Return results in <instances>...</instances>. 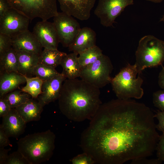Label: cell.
Listing matches in <instances>:
<instances>
[{"mask_svg":"<svg viewBox=\"0 0 164 164\" xmlns=\"http://www.w3.org/2000/svg\"><path fill=\"white\" fill-rule=\"evenodd\" d=\"M11 108L7 100L4 97L0 99V117H3L7 114Z\"/></svg>","mask_w":164,"mask_h":164,"instance_id":"d6a6232c","label":"cell"},{"mask_svg":"<svg viewBox=\"0 0 164 164\" xmlns=\"http://www.w3.org/2000/svg\"><path fill=\"white\" fill-rule=\"evenodd\" d=\"M113 69L110 58L103 54L93 63L81 69L80 77L100 89L111 83Z\"/></svg>","mask_w":164,"mask_h":164,"instance_id":"52a82bcc","label":"cell"},{"mask_svg":"<svg viewBox=\"0 0 164 164\" xmlns=\"http://www.w3.org/2000/svg\"><path fill=\"white\" fill-rule=\"evenodd\" d=\"M155 117L158 121V123L156 125L157 130L162 132H164V111L158 110L154 114Z\"/></svg>","mask_w":164,"mask_h":164,"instance_id":"836d02e7","label":"cell"},{"mask_svg":"<svg viewBox=\"0 0 164 164\" xmlns=\"http://www.w3.org/2000/svg\"><path fill=\"white\" fill-rule=\"evenodd\" d=\"M143 158L131 161V164H161L162 161L157 158L155 159H147Z\"/></svg>","mask_w":164,"mask_h":164,"instance_id":"1f68e13d","label":"cell"},{"mask_svg":"<svg viewBox=\"0 0 164 164\" xmlns=\"http://www.w3.org/2000/svg\"><path fill=\"white\" fill-rule=\"evenodd\" d=\"M152 97L154 106L159 110L164 111V90L155 92L153 94Z\"/></svg>","mask_w":164,"mask_h":164,"instance_id":"f546056e","label":"cell"},{"mask_svg":"<svg viewBox=\"0 0 164 164\" xmlns=\"http://www.w3.org/2000/svg\"><path fill=\"white\" fill-rule=\"evenodd\" d=\"M9 137L2 128H0V148L10 145Z\"/></svg>","mask_w":164,"mask_h":164,"instance_id":"e575fe53","label":"cell"},{"mask_svg":"<svg viewBox=\"0 0 164 164\" xmlns=\"http://www.w3.org/2000/svg\"><path fill=\"white\" fill-rule=\"evenodd\" d=\"M18 67L17 53L12 47L0 55V74L13 72H18Z\"/></svg>","mask_w":164,"mask_h":164,"instance_id":"44dd1931","label":"cell"},{"mask_svg":"<svg viewBox=\"0 0 164 164\" xmlns=\"http://www.w3.org/2000/svg\"><path fill=\"white\" fill-rule=\"evenodd\" d=\"M10 148L6 149L5 148H0V164H5L8 156V152Z\"/></svg>","mask_w":164,"mask_h":164,"instance_id":"8d00e7d4","label":"cell"},{"mask_svg":"<svg viewBox=\"0 0 164 164\" xmlns=\"http://www.w3.org/2000/svg\"><path fill=\"white\" fill-rule=\"evenodd\" d=\"M5 164H29L22 154L17 150L9 155Z\"/></svg>","mask_w":164,"mask_h":164,"instance_id":"4316f807","label":"cell"},{"mask_svg":"<svg viewBox=\"0 0 164 164\" xmlns=\"http://www.w3.org/2000/svg\"><path fill=\"white\" fill-rule=\"evenodd\" d=\"M16 51L19 61L18 72L28 77L33 75V70L39 63V55L31 52Z\"/></svg>","mask_w":164,"mask_h":164,"instance_id":"d6986e66","label":"cell"},{"mask_svg":"<svg viewBox=\"0 0 164 164\" xmlns=\"http://www.w3.org/2000/svg\"><path fill=\"white\" fill-rule=\"evenodd\" d=\"M12 38V47L17 50L39 55L43 47L32 32L27 30Z\"/></svg>","mask_w":164,"mask_h":164,"instance_id":"9a60e30c","label":"cell"},{"mask_svg":"<svg viewBox=\"0 0 164 164\" xmlns=\"http://www.w3.org/2000/svg\"><path fill=\"white\" fill-rule=\"evenodd\" d=\"M160 21L164 22V12L160 20Z\"/></svg>","mask_w":164,"mask_h":164,"instance_id":"ab89813d","label":"cell"},{"mask_svg":"<svg viewBox=\"0 0 164 164\" xmlns=\"http://www.w3.org/2000/svg\"><path fill=\"white\" fill-rule=\"evenodd\" d=\"M70 161L73 164H94L95 162L87 153L84 152L73 158Z\"/></svg>","mask_w":164,"mask_h":164,"instance_id":"f1b7e54d","label":"cell"},{"mask_svg":"<svg viewBox=\"0 0 164 164\" xmlns=\"http://www.w3.org/2000/svg\"><path fill=\"white\" fill-rule=\"evenodd\" d=\"M155 150L157 158L164 161V132H162V134L160 135Z\"/></svg>","mask_w":164,"mask_h":164,"instance_id":"4dcf8cb0","label":"cell"},{"mask_svg":"<svg viewBox=\"0 0 164 164\" xmlns=\"http://www.w3.org/2000/svg\"><path fill=\"white\" fill-rule=\"evenodd\" d=\"M56 136L50 130L28 135L18 141V150L29 164H39L49 160L55 148Z\"/></svg>","mask_w":164,"mask_h":164,"instance_id":"3957f363","label":"cell"},{"mask_svg":"<svg viewBox=\"0 0 164 164\" xmlns=\"http://www.w3.org/2000/svg\"><path fill=\"white\" fill-rule=\"evenodd\" d=\"M96 35L90 28H81L73 43L68 48L69 50L78 55L95 45Z\"/></svg>","mask_w":164,"mask_h":164,"instance_id":"2e32d148","label":"cell"},{"mask_svg":"<svg viewBox=\"0 0 164 164\" xmlns=\"http://www.w3.org/2000/svg\"><path fill=\"white\" fill-rule=\"evenodd\" d=\"M158 83L160 87L164 90V67L162 68L159 73Z\"/></svg>","mask_w":164,"mask_h":164,"instance_id":"74e56055","label":"cell"},{"mask_svg":"<svg viewBox=\"0 0 164 164\" xmlns=\"http://www.w3.org/2000/svg\"><path fill=\"white\" fill-rule=\"evenodd\" d=\"M12 47L11 38L9 36L0 33V55Z\"/></svg>","mask_w":164,"mask_h":164,"instance_id":"83f0119b","label":"cell"},{"mask_svg":"<svg viewBox=\"0 0 164 164\" xmlns=\"http://www.w3.org/2000/svg\"><path fill=\"white\" fill-rule=\"evenodd\" d=\"M21 91H13L6 94L4 98L6 99L11 108H16L26 102L31 97L29 94L22 93Z\"/></svg>","mask_w":164,"mask_h":164,"instance_id":"d4e9b609","label":"cell"},{"mask_svg":"<svg viewBox=\"0 0 164 164\" xmlns=\"http://www.w3.org/2000/svg\"><path fill=\"white\" fill-rule=\"evenodd\" d=\"M55 68L39 63L35 67L33 75L43 81L50 80L60 74Z\"/></svg>","mask_w":164,"mask_h":164,"instance_id":"484cf974","label":"cell"},{"mask_svg":"<svg viewBox=\"0 0 164 164\" xmlns=\"http://www.w3.org/2000/svg\"><path fill=\"white\" fill-rule=\"evenodd\" d=\"M144 104L117 99L102 104L81 136L80 146L95 163L122 164L152 155L160 135Z\"/></svg>","mask_w":164,"mask_h":164,"instance_id":"6da1fadb","label":"cell"},{"mask_svg":"<svg viewBox=\"0 0 164 164\" xmlns=\"http://www.w3.org/2000/svg\"><path fill=\"white\" fill-rule=\"evenodd\" d=\"M67 54L57 50L44 48L39 55V63L55 68Z\"/></svg>","mask_w":164,"mask_h":164,"instance_id":"7402d4cb","label":"cell"},{"mask_svg":"<svg viewBox=\"0 0 164 164\" xmlns=\"http://www.w3.org/2000/svg\"><path fill=\"white\" fill-rule=\"evenodd\" d=\"M30 20L23 14L11 8L0 17V33L12 38L28 30Z\"/></svg>","mask_w":164,"mask_h":164,"instance_id":"30bf717a","label":"cell"},{"mask_svg":"<svg viewBox=\"0 0 164 164\" xmlns=\"http://www.w3.org/2000/svg\"><path fill=\"white\" fill-rule=\"evenodd\" d=\"M61 10L81 21L89 19L96 0H57Z\"/></svg>","mask_w":164,"mask_h":164,"instance_id":"7c38bea8","label":"cell"},{"mask_svg":"<svg viewBox=\"0 0 164 164\" xmlns=\"http://www.w3.org/2000/svg\"><path fill=\"white\" fill-rule=\"evenodd\" d=\"M133 4V0H98L94 13L103 26L111 27L125 8Z\"/></svg>","mask_w":164,"mask_h":164,"instance_id":"ba28073f","label":"cell"},{"mask_svg":"<svg viewBox=\"0 0 164 164\" xmlns=\"http://www.w3.org/2000/svg\"><path fill=\"white\" fill-rule=\"evenodd\" d=\"M0 125L9 137H18L25 131L26 123L19 114L15 108H11L9 113L3 117Z\"/></svg>","mask_w":164,"mask_h":164,"instance_id":"5bb4252c","label":"cell"},{"mask_svg":"<svg viewBox=\"0 0 164 164\" xmlns=\"http://www.w3.org/2000/svg\"><path fill=\"white\" fill-rule=\"evenodd\" d=\"M99 89L81 79H66L58 99L60 111L74 121L90 120L102 104Z\"/></svg>","mask_w":164,"mask_h":164,"instance_id":"7a4b0ae2","label":"cell"},{"mask_svg":"<svg viewBox=\"0 0 164 164\" xmlns=\"http://www.w3.org/2000/svg\"><path fill=\"white\" fill-rule=\"evenodd\" d=\"M26 79V85L21 89L22 92L30 94L32 98L36 99L42 92L43 81L37 77L30 78L24 76Z\"/></svg>","mask_w":164,"mask_h":164,"instance_id":"cb8c5ba5","label":"cell"},{"mask_svg":"<svg viewBox=\"0 0 164 164\" xmlns=\"http://www.w3.org/2000/svg\"><path fill=\"white\" fill-rule=\"evenodd\" d=\"M25 82L26 79L24 76L18 72H13L0 74V98L3 97Z\"/></svg>","mask_w":164,"mask_h":164,"instance_id":"ac0fdd59","label":"cell"},{"mask_svg":"<svg viewBox=\"0 0 164 164\" xmlns=\"http://www.w3.org/2000/svg\"><path fill=\"white\" fill-rule=\"evenodd\" d=\"M135 64L129 63L121 70L111 83L113 90L118 98L127 100L141 98L144 94L142 87L143 80L139 76Z\"/></svg>","mask_w":164,"mask_h":164,"instance_id":"277c9868","label":"cell"},{"mask_svg":"<svg viewBox=\"0 0 164 164\" xmlns=\"http://www.w3.org/2000/svg\"><path fill=\"white\" fill-rule=\"evenodd\" d=\"M135 65L138 74L147 68L158 66L164 61V41L151 35L140 40L135 52Z\"/></svg>","mask_w":164,"mask_h":164,"instance_id":"5b68a950","label":"cell"},{"mask_svg":"<svg viewBox=\"0 0 164 164\" xmlns=\"http://www.w3.org/2000/svg\"><path fill=\"white\" fill-rule=\"evenodd\" d=\"M66 79L61 73L50 80L43 81L42 92L37 98L43 107L58 100L63 83Z\"/></svg>","mask_w":164,"mask_h":164,"instance_id":"4fadbf2b","label":"cell"},{"mask_svg":"<svg viewBox=\"0 0 164 164\" xmlns=\"http://www.w3.org/2000/svg\"><path fill=\"white\" fill-rule=\"evenodd\" d=\"M102 54V50L96 45L80 53L78 58L81 69L93 63Z\"/></svg>","mask_w":164,"mask_h":164,"instance_id":"603a6c76","label":"cell"},{"mask_svg":"<svg viewBox=\"0 0 164 164\" xmlns=\"http://www.w3.org/2000/svg\"><path fill=\"white\" fill-rule=\"evenodd\" d=\"M78 54L72 53L67 54L62 59L60 65L63 68L61 73L67 79H74L80 77L81 68Z\"/></svg>","mask_w":164,"mask_h":164,"instance_id":"ffe728a7","label":"cell"},{"mask_svg":"<svg viewBox=\"0 0 164 164\" xmlns=\"http://www.w3.org/2000/svg\"><path fill=\"white\" fill-rule=\"evenodd\" d=\"M31 98L25 103L15 108L24 121L27 123L39 120L43 107L37 100Z\"/></svg>","mask_w":164,"mask_h":164,"instance_id":"e0dca14e","label":"cell"},{"mask_svg":"<svg viewBox=\"0 0 164 164\" xmlns=\"http://www.w3.org/2000/svg\"><path fill=\"white\" fill-rule=\"evenodd\" d=\"M11 8L7 0H0V17Z\"/></svg>","mask_w":164,"mask_h":164,"instance_id":"d590c367","label":"cell"},{"mask_svg":"<svg viewBox=\"0 0 164 164\" xmlns=\"http://www.w3.org/2000/svg\"><path fill=\"white\" fill-rule=\"evenodd\" d=\"M147 1H149L155 3H159L161 2L163 0H146Z\"/></svg>","mask_w":164,"mask_h":164,"instance_id":"f35d334b","label":"cell"},{"mask_svg":"<svg viewBox=\"0 0 164 164\" xmlns=\"http://www.w3.org/2000/svg\"><path fill=\"white\" fill-rule=\"evenodd\" d=\"M63 12H58L53 17V23L57 31L60 43L69 48L73 43L81 28L74 18Z\"/></svg>","mask_w":164,"mask_h":164,"instance_id":"9c48e42d","label":"cell"},{"mask_svg":"<svg viewBox=\"0 0 164 164\" xmlns=\"http://www.w3.org/2000/svg\"><path fill=\"white\" fill-rule=\"evenodd\" d=\"M32 32L43 47L50 50L57 49L60 42L53 22L47 20L39 22L35 25Z\"/></svg>","mask_w":164,"mask_h":164,"instance_id":"8fae6325","label":"cell"},{"mask_svg":"<svg viewBox=\"0 0 164 164\" xmlns=\"http://www.w3.org/2000/svg\"><path fill=\"white\" fill-rule=\"evenodd\" d=\"M11 8L23 14L30 20L38 18L47 20L58 12L57 0H7Z\"/></svg>","mask_w":164,"mask_h":164,"instance_id":"8992f818","label":"cell"}]
</instances>
